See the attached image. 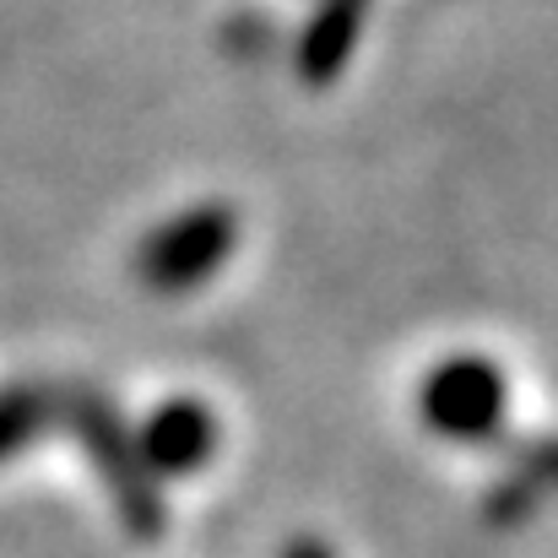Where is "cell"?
I'll return each instance as SVG.
<instances>
[{"instance_id":"cell-1","label":"cell","mask_w":558,"mask_h":558,"mask_svg":"<svg viewBox=\"0 0 558 558\" xmlns=\"http://www.w3.org/2000/svg\"><path fill=\"white\" fill-rule=\"evenodd\" d=\"M60 428L76 434V445L87 450V461L98 466V483L109 488L120 521L136 532V537H153L163 526V510H158V483L147 477L142 456H136V439L131 428L120 423V412L98 396V390H65L60 396Z\"/></svg>"},{"instance_id":"cell-2","label":"cell","mask_w":558,"mask_h":558,"mask_svg":"<svg viewBox=\"0 0 558 558\" xmlns=\"http://www.w3.org/2000/svg\"><path fill=\"white\" fill-rule=\"evenodd\" d=\"M239 244V217L222 206V201H201L180 217H169L163 228H153L136 250V282L174 299L201 288L206 277H217L228 266Z\"/></svg>"},{"instance_id":"cell-3","label":"cell","mask_w":558,"mask_h":558,"mask_svg":"<svg viewBox=\"0 0 558 558\" xmlns=\"http://www.w3.org/2000/svg\"><path fill=\"white\" fill-rule=\"evenodd\" d=\"M505 407H510L505 369L494 359H477V353H456V359L434 364L417 390V417L439 439H456V445L494 439L505 423Z\"/></svg>"},{"instance_id":"cell-4","label":"cell","mask_w":558,"mask_h":558,"mask_svg":"<svg viewBox=\"0 0 558 558\" xmlns=\"http://www.w3.org/2000/svg\"><path fill=\"white\" fill-rule=\"evenodd\" d=\"M211 450H217V417L201 401H190V396L163 401L142 423V434H136V456H142V466H147L153 483L158 477H190V472H201L211 461Z\"/></svg>"},{"instance_id":"cell-5","label":"cell","mask_w":558,"mask_h":558,"mask_svg":"<svg viewBox=\"0 0 558 558\" xmlns=\"http://www.w3.org/2000/svg\"><path fill=\"white\" fill-rule=\"evenodd\" d=\"M364 16H369V0H320L304 38H299V76L310 87H326L337 82V71L353 60L359 49V33H364Z\"/></svg>"},{"instance_id":"cell-6","label":"cell","mask_w":558,"mask_h":558,"mask_svg":"<svg viewBox=\"0 0 558 558\" xmlns=\"http://www.w3.org/2000/svg\"><path fill=\"white\" fill-rule=\"evenodd\" d=\"M60 396H65V390L38 385V379L0 385V461L22 456L38 434L60 428Z\"/></svg>"},{"instance_id":"cell-7","label":"cell","mask_w":558,"mask_h":558,"mask_svg":"<svg viewBox=\"0 0 558 558\" xmlns=\"http://www.w3.org/2000/svg\"><path fill=\"white\" fill-rule=\"evenodd\" d=\"M543 488H558V439L537 445V450L526 456V466H521V472L499 488V499H494V505H499L505 515H515V505H532Z\"/></svg>"},{"instance_id":"cell-8","label":"cell","mask_w":558,"mask_h":558,"mask_svg":"<svg viewBox=\"0 0 558 558\" xmlns=\"http://www.w3.org/2000/svg\"><path fill=\"white\" fill-rule=\"evenodd\" d=\"M288 558H331V554H326V548H315V543H293Z\"/></svg>"}]
</instances>
